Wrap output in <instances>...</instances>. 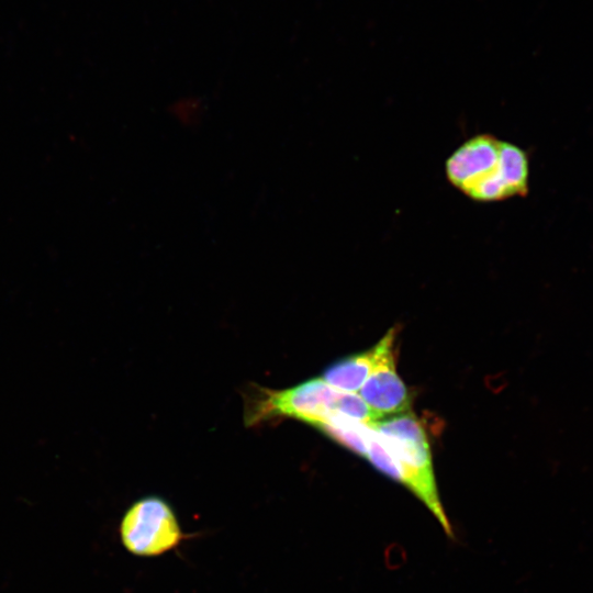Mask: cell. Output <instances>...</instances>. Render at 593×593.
<instances>
[{
    "label": "cell",
    "instance_id": "obj_1",
    "mask_svg": "<svg viewBox=\"0 0 593 593\" xmlns=\"http://www.w3.org/2000/svg\"><path fill=\"white\" fill-rule=\"evenodd\" d=\"M448 181L469 199L495 202L528 193V166L517 152L491 134L462 143L446 160Z\"/></svg>",
    "mask_w": 593,
    "mask_h": 593
},
{
    "label": "cell",
    "instance_id": "obj_2",
    "mask_svg": "<svg viewBox=\"0 0 593 593\" xmlns=\"http://www.w3.org/2000/svg\"><path fill=\"white\" fill-rule=\"evenodd\" d=\"M370 426L398 461L402 484L427 507L447 536L454 538L439 497L427 435L419 421L407 412L378 419Z\"/></svg>",
    "mask_w": 593,
    "mask_h": 593
},
{
    "label": "cell",
    "instance_id": "obj_3",
    "mask_svg": "<svg viewBox=\"0 0 593 593\" xmlns=\"http://www.w3.org/2000/svg\"><path fill=\"white\" fill-rule=\"evenodd\" d=\"M343 391L322 378H313L284 390L253 385L245 396V424L259 425L272 418H294L316 426L338 412Z\"/></svg>",
    "mask_w": 593,
    "mask_h": 593
},
{
    "label": "cell",
    "instance_id": "obj_4",
    "mask_svg": "<svg viewBox=\"0 0 593 593\" xmlns=\"http://www.w3.org/2000/svg\"><path fill=\"white\" fill-rule=\"evenodd\" d=\"M123 547L137 557H157L176 549L184 539L171 505L160 496L135 501L120 523Z\"/></svg>",
    "mask_w": 593,
    "mask_h": 593
},
{
    "label": "cell",
    "instance_id": "obj_5",
    "mask_svg": "<svg viewBox=\"0 0 593 593\" xmlns=\"http://www.w3.org/2000/svg\"><path fill=\"white\" fill-rule=\"evenodd\" d=\"M396 328H390L377 343L378 356L368 378L358 391L367 405L381 418L410 412L411 398L396 372L394 342Z\"/></svg>",
    "mask_w": 593,
    "mask_h": 593
},
{
    "label": "cell",
    "instance_id": "obj_6",
    "mask_svg": "<svg viewBox=\"0 0 593 593\" xmlns=\"http://www.w3.org/2000/svg\"><path fill=\"white\" fill-rule=\"evenodd\" d=\"M378 356V345L345 357L327 367L322 379L336 390L357 393L368 378Z\"/></svg>",
    "mask_w": 593,
    "mask_h": 593
}]
</instances>
